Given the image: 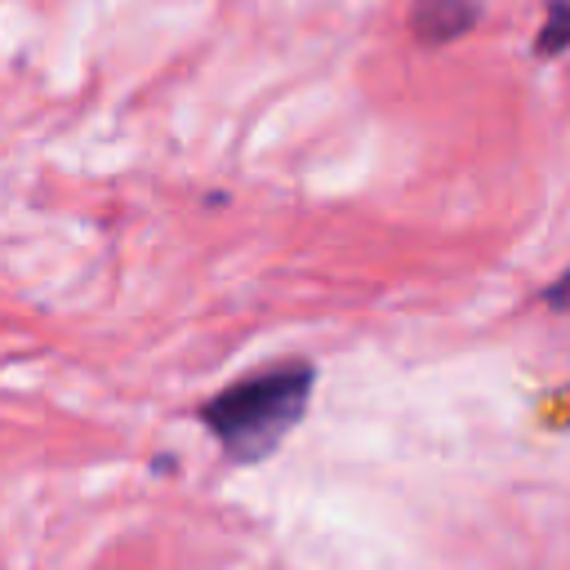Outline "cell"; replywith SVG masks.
<instances>
[{"label": "cell", "instance_id": "cell-2", "mask_svg": "<svg viewBox=\"0 0 570 570\" xmlns=\"http://www.w3.org/2000/svg\"><path fill=\"white\" fill-rule=\"evenodd\" d=\"M476 18H481V0H414L410 4V31L428 49L459 40L463 31L476 27Z\"/></svg>", "mask_w": 570, "mask_h": 570}, {"label": "cell", "instance_id": "cell-3", "mask_svg": "<svg viewBox=\"0 0 570 570\" xmlns=\"http://www.w3.org/2000/svg\"><path fill=\"white\" fill-rule=\"evenodd\" d=\"M561 49H570V0H548V18L534 36V53L552 58Z\"/></svg>", "mask_w": 570, "mask_h": 570}, {"label": "cell", "instance_id": "cell-1", "mask_svg": "<svg viewBox=\"0 0 570 570\" xmlns=\"http://www.w3.org/2000/svg\"><path fill=\"white\" fill-rule=\"evenodd\" d=\"M316 387L312 361H281L214 392L196 414L232 463H263L303 423Z\"/></svg>", "mask_w": 570, "mask_h": 570}, {"label": "cell", "instance_id": "cell-4", "mask_svg": "<svg viewBox=\"0 0 570 570\" xmlns=\"http://www.w3.org/2000/svg\"><path fill=\"white\" fill-rule=\"evenodd\" d=\"M543 298H548L552 307H566V298H570V272H566V276H561V281H557V285H552Z\"/></svg>", "mask_w": 570, "mask_h": 570}]
</instances>
